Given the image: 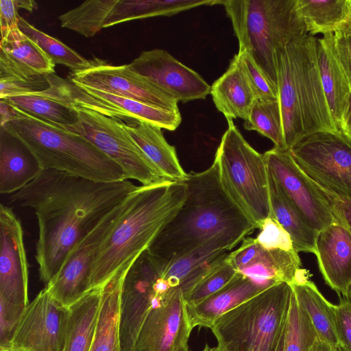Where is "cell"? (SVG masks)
Returning a JSON list of instances; mask_svg holds the SVG:
<instances>
[{"label": "cell", "instance_id": "cell-1", "mask_svg": "<svg viewBox=\"0 0 351 351\" xmlns=\"http://www.w3.org/2000/svg\"><path fill=\"white\" fill-rule=\"evenodd\" d=\"M128 180L97 182L56 170H43L10 202L34 210L38 225L36 260L48 283L74 246L137 189Z\"/></svg>", "mask_w": 351, "mask_h": 351}, {"label": "cell", "instance_id": "cell-2", "mask_svg": "<svg viewBox=\"0 0 351 351\" xmlns=\"http://www.w3.org/2000/svg\"><path fill=\"white\" fill-rule=\"evenodd\" d=\"M182 182L184 202L148 247L165 266L215 240L230 250L258 228L223 189L215 162Z\"/></svg>", "mask_w": 351, "mask_h": 351}, {"label": "cell", "instance_id": "cell-3", "mask_svg": "<svg viewBox=\"0 0 351 351\" xmlns=\"http://www.w3.org/2000/svg\"><path fill=\"white\" fill-rule=\"evenodd\" d=\"M187 196L182 181L138 186L101 240L91 267L89 288L100 289L131 266L174 217Z\"/></svg>", "mask_w": 351, "mask_h": 351}, {"label": "cell", "instance_id": "cell-4", "mask_svg": "<svg viewBox=\"0 0 351 351\" xmlns=\"http://www.w3.org/2000/svg\"><path fill=\"white\" fill-rule=\"evenodd\" d=\"M14 107L18 118L1 129L23 143L42 170H56L97 182L129 180L121 167L84 136Z\"/></svg>", "mask_w": 351, "mask_h": 351}, {"label": "cell", "instance_id": "cell-5", "mask_svg": "<svg viewBox=\"0 0 351 351\" xmlns=\"http://www.w3.org/2000/svg\"><path fill=\"white\" fill-rule=\"evenodd\" d=\"M239 45L277 89L276 53L308 34L296 0H221Z\"/></svg>", "mask_w": 351, "mask_h": 351}, {"label": "cell", "instance_id": "cell-6", "mask_svg": "<svg viewBox=\"0 0 351 351\" xmlns=\"http://www.w3.org/2000/svg\"><path fill=\"white\" fill-rule=\"evenodd\" d=\"M290 284L271 285L218 317L210 328L224 351H275L286 326Z\"/></svg>", "mask_w": 351, "mask_h": 351}, {"label": "cell", "instance_id": "cell-7", "mask_svg": "<svg viewBox=\"0 0 351 351\" xmlns=\"http://www.w3.org/2000/svg\"><path fill=\"white\" fill-rule=\"evenodd\" d=\"M228 128L221 137L214 162L225 191L259 228L271 215L268 167L264 154L256 151L228 119Z\"/></svg>", "mask_w": 351, "mask_h": 351}, {"label": "cell", "instance_id": "cell-8", "mask_svg": "<svg viewBox=\"0 0 351 351\" xmlns=\"http://www.w3.org/2000/svg\"><path fill=\"white\" fill-rule=\"evenodd\" d=\"M73 106V105H72ZM77 121L61 128L84 136L143 186L169 181L158 171L123 128V123L93 110L73 106Z\"/></svg>", "mask_w": 351, "mask_h": 351}, {"label": "cell", "instance_id": "cell-9", "mask_svg": "<svg viewBox=\"0 0 351 351\" xmlns=\"http://www.w3.org/2000/svg\"><path fill=\"white\" fill-rule=\"evenodd\" d=\"M289 150L315 184L351 199V138L341 131H321L304 137Z\"/></svg>", "mask_w": 351, "mask_h": 351}, {"label": "cell", "instance_id": "cell-10", "mask_svg": "<svg viewBox=\"0 0 351 351\" xmlns=\"http://www.w3.org/2000/svg\"><path fill=\"white\" fill-rule=\"evenodd\" d=\"M165 267L147 248L128 269L120 300L121 351H134L149 313L172 289L162 277Z\"/></svg>", "mask_w": 351, "mask_h": 351}, {"label": "cell", "instance_id": "cell-11", "mask_svg": "<svg viewBox=\"0 0 351 351\" xmlns=\"http://www.w3.org/2000/svg\"><path fill=\"white\" fill-rule=\"evenodd\" d=\"M55 97L69 105L93 110L117 120L130 119L151 123L173 131L180 125V112H174L112 95L99 90L74 84L56 75L51 78Z\"/></svg>", "mask_w": 351, "mask_h": 351}, {"label": "cell", "instance_id": "cell-12", "mask_svg": "<svg viewBox=\"0 0 351 351\" xmlns=\"http://www.w3.org/2000/svg\"><path fill=\"white\" fill-rule=\"evenodd\" d=\"M317 39L306 34L289 43L306 136L321 131H340L332 118L322 84Z\"/></svg>", "mask_w": 351, "mask_h": 351}, {"label": "cell", "instance_id": "cell-13", "mask_svg": "<svg viewBox=\"0 0 351 351\" xmlns=\"http://www.w3.org/2000/svg\"><path fill=\"white\" fill-rule=\"evenodd\" d=\"M125 201L110 211L80 239L59 272L46 284L48 293L64 307L69 308L90 291V271L97 250L123 210Z\"/></svg>", "mask_w": 351, "mask_h": 351}, {"label": "cell", "instance_id": "cell-14", "mask_svg": "<svg viewBox=\"0 0 351 351\" xmlns=\"http://www.w3.org/2000/svg\"><path fill=\"white\" fill-rule=\"evenodd\" d=\"M90 62L88 68L71 72L68 80L76 85L180 112L177 100L132 71L128 64L115 66L97 58H93Z\"/></svg>", "mask_w": 351, "mask_h": 351}, {"label": "cell", "instance_id": "cell-15", "mask_svg": "<svg viewBox=\"0 0 351 351\" xmlns=\"http://www.w3.org/2000/svg\"><path fill=\"white\" fill-rule=\"evenodd\" d=\"M264 156L269 169L313 230L318 233L339 221L330 204L295 163L289 149L274 147Z\"/></svg>", "mask_w": 351, "mask_h": 351}, {"label": "cell", "instance_id": "cell-16", "mask_svg": "<svg viewBox=\"0 0 351 351\" xmlns=\"http://www.w3.org/2000/svg\"><path fill=\"white\" fill-rule=\"evenodd\" d=\"M68 311L44 288L25 307L10 346L62 351Z\"/></svg>", "mask_w": 351, "mask_h": 351}, {"label": "cell", "instance_id": "cell-17", "mask_svg": "<svg viewBox=\"0 0 351 351\" xmlns=\"http://www.w3.org/2000/svg\"><path fill=\"white\" fill-rule=\"evenodd\" d=\"M128 66L178 101L205 99L210 93V86L199 74L164 49L142 51Z\"/></svg>", "mask_w": 351, "mask_h": 351}, {"label": "cell", "instance_id": "cell-18", "mask_svg": "<svg viewBox=\"0 0 351 351\" xmlns=\"http://www.w3.org/2000/svg\"><path fill=\"white\" fill-rule=\"evenodd\" d=\"M192 329L183 293L172 288L149 313L134 351H177L188 345Z\"/></svg>", "mask_w": 351, "mask_h": 351}, {"label": "cell", "instance_id": "cell-19", "mask_svg": "<svg viewBox=\"0 0 351 351\" xmlns=\"http://www.w3.org/2000/svg\"><path fill=\"white\" fill-rule=\"evenodd\" d=\"M29 269L21 223L10 207L0 206V297L27 306Z\"/></svg>", "mask_w": 351, "mask_h": 351}, {"label": "cell", "instance_id": "cell-20", "mask_svg": "<svg viewBox=\"0 0 351 351\" xmlns=\"http://www.w3.org/2000/svg\"><path fill=\"white\" fill-rule=\"evenodd\" d=\"M227 260L238 273L268 286L282 282L291 285L301 269L295 250H267L251 237L244 238Z\"/></svg>", "mask_w": 351, "mask_h": 351}, {"label": "cell", "instance_id": "cell-21", "mask_svg": "<svg viewBox=\"0 0 351 351\" xmlns=\"http://www.w3.org/2000/svg\"><path fill=\"white\" fill-rule=\"evenodd\" d=\"M56 64L19 27L1 32L0 79L30 82L47 80Z\"/></svg>", "mask_w": 351, "mask_h": 351}, {"label": "cell", "instance_id": "cell-22", "mask_svg": "<svg viewBox=\"0 0 351 351\" xmlns=\"http://www.w3.org/2000/svg\"><path fill=\"white\" fill-rule=\"evenodd\" d=\"M327 285L345 297L351 286V231L340 221L319 231L315 253Z\"/></svg>", "mask_w": 351, "mask_h": 351}, {"label": "cell", "instance_id": "cell-23", "mask_svg": "<svg viewBox=\"0 0 351 351\" xmlns=\"http://www.w3.org/2000/svg\"><path fill=\"white\" fill-rule=\"evenodd\" d=\"M289 43L276 53L278 98L282 114L285 145L287 149L306 136Z\"/></svg>", "mask_w": 351, "mask_h": 351}, {"label": "cell", "instance_id": "cell-24", "mask_svg": "<svg viewBox=\"0 0 351 351\" xmlns=\"http://www.w3.org/2000/svg\"><path fill=\"white\" fill-rule=\"evenodd\" d=\"M268 287L237 273L222 289L197 304L187 306L191 327L210 328L218 317Z\"/></svg>", "mask_w": 351, "mask_h": 351}, {"label": "cell", "instance_id": "cell-25", "mask_svg": "<svg viewBox=\"0 0 351 351\" xmlns=\"http://www.w3.org/2000/svg\"><path fill=\"white\" fill-rule=\"evenodd\" d=\"M317 57L325 96L337 128L351 94L348 76L338 56L334 34L317 39Z\"/></svg>", "mask_w": 351, "mask_h": 351}, {"label": "cell", "instance_id": "cell-26", "mask_svg": "<svg viewBox=\"0 0 351 351\" xmlns=\"http://www.w3.org/2000/svg\"><path fill=\"white\" fill-rule=\"evenodd\" d=\"M229 251L224 242L210 241L167 265L162 277L171 288L180 289L184 295L224 260Z\"/></svg>", "mask_w": 351, "mask_h": 351}, {"label": "cell", "instance_id": "cell-27", "mask_svg": "<svg viewBox=\"0 0 351 351\" xmlns=\"http://www.w3.org/2000/svg\"><path fill=\"white\" fill-rule=\"evenodd\" d=\"M217 109L228 119L245 120L256 100L254 93L236 55L226 72L210 86Z\"/></svg>", "mask_w": 351, "mask_h": 351}, {"label": "cell", "instance_id": "cell-28", "mask_svg": "<svg viewBox=\"0 0 351 351\" xmlns=\"http://www.w3.org/2000/svg\"><path fill=\"white\" fill-rule=\"evenodd\" d=\"M42 171L26 146L1 129L0 193L12 195L20 191Z\"/></svg>", "mask_w": 351, "mask_h": 351}, {"label": "cell", "instance_id": "cell-29", "mask_svg": "<svg viewBox=\"0 0 351 351\" xmlns=\"http://www.w3.org/2000/svg\"><path fill=\"white\" fill-rule=\"evenodd\" d=\"M123 128L162 176L172 182L186 178L175 147L166 141L162 128L143 121L135 125L123 123Z\"/></svg>", "mask_w": 351, "mask_h": 351}, {"label": "cell", "instance_id": "cell-30", "mask_svg": "<svg viewBox=\"0 0 351 351\" xmlns=\"http://www.w3.org/2000/svg\"><path fill=\"white\" fill-rule=\"evenodd\" d=\"M268 186L274 217L289 234L297 252L315 253L317 233L308 224L268 168Z\"/></svg>", "mask_w": 351, "mask_h": 351}, {"label": "cell", "instance_id": "cell-31", "mask_svg": "<svg viewBox=\"0 0 351 351\" xmlns=\"http://www.w3.org/2000/svg\"><path fill=\"white\" fill-rule=\"evenodd\" d=\"M129 268L119 271L101 289L98 319L90 351H121L120 300Z\"/></svg>", "mask_w": 351, "mask_h": 351}, {"label": "cell", "instance_id": "cell-32", "mask_svg": "<svg viewBox=\"0 0 351 351\" xmlns=\"http://www.w3.org/2000/svg\"><path fill=\"white\" fill-rule=\"evenodd\" d=\"M101 289L90 290L69 308L62 351H90L98 319Z\"/></svg>", "mask_w": 351, "mask_h": 351}, {"label": "cell", "instance_id": "cell-33", "mask_svg": "<svg viewBox=\"0 0 351 351\" xmlns=\"http://www.w3.org/2000/svg\"><path fill=\"white\" fill-rule=\"evenodd\" d=\"M291 285L297 301L308 315L318 339L339 348L335 305L325 298L308 278L295 281Z\"/></svg>", "mask_w": 351, "mask_h": 351}, {"label": "cell", "instance_id": "cell-34", "mask_svg": "<svg viewBox=\"0 0 351 351\" xmlns=\"http://www.w3.org/2000/svg\"><path fill=\"white\" fill-rule=\"evenodd\" d=\"M220 3L221 0H118L104 28L136 19L170 16L196 7Z\"/></svg>", "mask_w": 351, "mask_h": 351}, {"label": "cell", "instance_id": "cell-35", "mask_svg": "<svg viewBox=\"0 0 351 351\" xmlns=\"http://www.w3.org/2000/svg\"><path fill=\"white\" fill-rule=\"evenodd\" d=\"M307 33L334 34L351 23V0H296Z\"/></svg>", "mask_w": 351, "mask_h": 351}, {"label": "cell", "instance_id": "cell-36", "mask_svg": "<svg viewBox=\"0 0 351 351\" xmlns=\"http://www.w3.org/2000/svg\"><path fill=\"white\" fill-rule=\"evenodd\" d=\"M4 99L24 112L58 126H69L77 121L75 107L51 97L46 90Z\"/></svg>", "mask_w": 351, "mask_h": 351}, {"label": "cell", "instance_id": "cell-37", "mask_svg": "<svg viewBox=\"0 0 351 351\" xmlns=\"http://www.w3.org/2000/svg\"><path fill=\"white\" fill-rule=\"evenodd\" d=\"M118 0H90L60 15L61 26L85 37L95 36L104 28V23Z\"/></svg>", "mask_w": 351, "mask_h": 351}, {"label": "cell", "instance_id": "cell-38", "mask_svg": "<svg viewBox=\"0 0 351 351\" xmlns=\"http://www.w3.org/2000/svg\"><path fill=\"white\" fill-rule=\"evenodd\" d=\"M18 27L55 64H62L68 67L71 72H77L90 66V60H86L61 41L36 29L21 16Z\"/></svg>", "mask_w": 351, "mask_h": 351}, {"label": "cell", "instance_id": "cell-39", "mask_svg": "<svg viewBox=\"0 0 351 351\" xmlns=\"http://www.w3.org/2000/svg\"><path fill=\"white\" fill-rule=\"evenodd\" d=\"M243 127L268 138L274 143V147L286 149L278 99L273 101L256 99L244 120Z\"/></svg>", "mask_w": 351, "mask_h": 351}, {"label": "cell", "instance_id": "cell-40", "mask_svg": "<svg viewBox=\"0 0 351 351\" xmlns=\"http://www.w3.org/2000/svg\"><path fill=\"white\" fill-rule=\"evenodd\" d=\"M318 339L315 329L293 291L287 321L284 351H309Z\"/></svg>", "mask_w": 351, "mask_h": 351}, {"label": "cell", "instance_id": "cell-41", "mask_svg": "<svg viewBox=\"0 0 351 351\" xmlns=\"http://www.w3.org/2000/svg\"><path fill=\"white\" fill-rule=\"evenodd\" d=\"M237 273L226 256L183 295L186 306L196 305L210 297L226 286Z\"/></svg>", "mask_w": 351, "mask_h": 351}, {"label": "cell", "instance_id": "cell-42", "mask_svg": "<svg viewBox=\"0 0 351 351\" xmlns=\"http://www.w3.org/2000/svg\"><path fill=\"white\" fill-rule=\"evenodd\" d=\"M235 55L247 76L256 99L264 101L278 100L277 89L258 66L250 53L245 50H239Z\"/></svg>", "mask_w": 351, "mask_h": 351}, {"label": "cell", "instance_id": "cell-43", "mask_svg": "<svg viewBox=\"0 0 351 351\" xmlns=\"http://www.w3.org/2000/svg\"><path fill=\"white\" fill-rule=\"evenodd\" d=\"M259 229L261 232L255 239L264 248L295 250L289 234L274 217L265 219L261 223Z\"/></svg>", "mask_w": 351, "mask_h": 351}, {"label": "cell", "instance_id": "cell-44", "mask_svg": "<svg viewBox=\"0 0 351 351\" xmlns=\"http://www.w3.org/2000/svg\"><path fill=\"white\" fill-rule=\"evenodd\" d=\"M25 307L0 297V348L10 347Z\"/></svg>", "mask_w": 351, "mask_h": 351}, {"label": "cell", "instance_id": "cell-45", "mask_svg": "<svg viewBox=\"0 0 351 351\" xmlns=\"http://www.w3.org/2000/svg\"><path fill=\"white\" fill-rule=\"evenodd\" d=\"M37 7V3L33 0H1V32L18 27L21 17L18 13L19 10L24 9L32 12Z\"/></svg>", "mask_w": 351, "mask_h": 351}, {"label": "cell", "instance_id": "cell-46", "mask_svg": "<svg viewBox=\"0 0 351 351\" xmlns=\"http://www.w3.org/2000/svg\"><path fill=\"white\" fill-rule=\"evenodd\" d=\"M336 327L341 351H351V302L340 297L335 305Z\"/></svg>", "mask_w": 351, "mask_h": 351}, {"label": "cell", "instance_id": "cell-47", "mask_svg": "<svg viewBox=\"0 0 351 351\" xmlns=\"http://www.w3.org/2000/svg\"><path fill=\"white\" fill-rule=\"evenodd\" d=\"M315 185L330 204L339 221L351 229V199L334 195L318 185Z\"/></svg>", "mask_w": 351, "mask_h": 351}, {"label": "cell", "instance_id": "cell-48", "mask_svg": "<svg viewBox=\"0 0 351 351\" xmlns=\"http://www.w3.org/2000/svg\"><path fill=\"white\" fill-rule=\"evenodd\" d=\"M334 37L338 56L351 86V34L339 30L334 33Z\"/></svg>", "mask_w": 351, "mask_h": 351}, {"label": "cell", "instance_id": "cell-49", "mask_svg": "<svg viewBox=\"0 0 351 351\" xmlns=\"http://www.w3.org/2000/svg\"><path fill=\"white\" fill-rule=\"evenodd\" d=\"M17 118L18 113L14 106L5 99H0L1 128Z\"/></svg>", "mask_w": 351, "mask_h": 351}, {"label": "cell", "instance_id": "cell-50", "mask_svg": "<svg viewBox=\"0 0 351 351\" xmlns=\"http://www.w3.org/2000/svg\"><path fill=\"white\" fill-rule=\"evenodd\" d=\"M339 130L351 138V94L341 119Z\"/></svg>", "mask_w": 351, "mask_h": 351}, {"label": "cell", "instance_id": "cell-51", "mask_svg": "<svg viewBox=\"0 0 351 351\" xmlns=\"http://www.w3.org/2000/svg\"><path fill=\"white\" fill-rule=\"evenodd\" d=\"M309 351H341L339 348L320 341L319 339L314 343Z\"/></svg>", "mask_w": 351, "mask_h": 351}, {"label": "cell", "instance_id": "cell-52", "mask_svg": "<svg viewBox=\"0 0 351 351\" xmlns=\"http://www.w3.org/2000/svg\"><path fill=\"white\" fill-rule=\"evenodd\" d=\"M286 327H287V324H286V326L284 328V330H283V331H282V332L281 334V336H280V337L279 339V341L278 342V344L276 346L275 351H284V348H285V333H286Z\"/></svg>", "mask_w": 351, "mask_h": 351}, {"label": "cell", "instance_id": "cell-53", "mask_svg": "<svg viewBox=\"0 0 351 351\" xmlns=\"http://www.w3.org/2000/svg\"><path fill=\"white\" fill-rule=\"evenodd\" d=\"M202 351H224V350L219 346L210 347L208 344H206Z\"/></svg>", "mask_w": 351, "mask_h": 351}, {"label": "cell", "instance_id": "cell-54", "mask_svg": "<svg viewBox=\"0 0 351 351\" xmlns=\"http://www.w3.org/2000/svg\"><path fill=\"white\" fill-rule=\"evenodd\" d=\"M0 351H27V350L21 349V348L10 346V347H7V348H0Z\"/></svg>", "mask_w": 351, "mask_h": 351}, {"label": "cell", "instance_id": "cell-55", "mask_svg": "<svg viewBox=\"0 0 351 351\" xmlns=\"http://www.w3.org/2000/svg\"><path fill=\"white\" fill-rule=\"evenodd\" d=\"M177 351H190L189 348V345L184 346L179 348Z\"/></svg>", "mask_w": 351, "mask_h": 351}, {"label": "cell", "instance_id": "cell-56", "mask_svg": "<svg viewBox=\"0 0 351 351\" xmlns=\"http://www.w3.org/2000/svg\"><path fill=\"white\" fill-rule=\"evenodd\" d=\"M351 302V286L348 290L347 295L344 297Z\"/></svg>", "mask_w": 351, "mask_h": 351}, {"label": "cell", "instance_id": "cell-57", "mask_svg": "<svg viewBox=\"0 0 351 351\" xmlns=\"http://www.w3.org/2000/svg\"><path fill=\"white\" fill-rule=\"evenodd\" d=\"M342 30H344V31L351 34V23L346 28H344Z\"/></svg>", "mask_w": 351, "mask_h": 351}, {"label": "cell", "instance_id": "cell-58", "mask_svg": "<svg viewBox=\"0 0 351 351\" xmlns=\"http://www.w3.org/2000/svg\"><path fill=\"white\" fill-rule=\"evenodd\" d=\"M350 231H351V229H350Z\"/></svg>", "mask_w": 351, "mask_h": 351}]
</instances>
